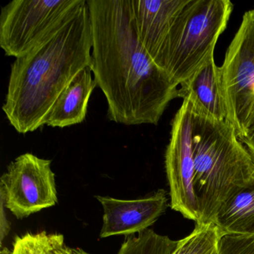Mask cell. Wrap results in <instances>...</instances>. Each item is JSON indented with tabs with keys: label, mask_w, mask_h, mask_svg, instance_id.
<instances>
[{
	"label": "cell",
	"mask_w": 254,
	"mask_h": 254,
	"mask_svg": "<svg viewBox=\"0 0 254 254\" xmlns=\"http://www.w3.org/2000/svg\"><path fill=\"white\" fill-rule=\"evenodd\" d=\"M87 0H14L2 7L0 47L5 56L22 57L69 23Z\"/></svg>",
	"instance_id": "obj_5"
},
{
	"label": "cell",
	"mask_w": 254,
	"mask_h": 254,
	"mask_svg": "<svg viewBox=\"0 0 254 254\" xmlns=\"http://www.w3.org/2000/svg\"><path fill=\"white\" fill-rule=\"evenodd\" d=\"M67 254H92L79 248H69L66 247Z\"/></svg>",
	"instance_id": "obj_20"
},
{
	"label": "cell",
	"mask_w": 254,
	"mask_h": 254,
	"mask_svg": "<svg viewBox=\"0 0 254 254\" xmlns=\"http://www.w3.org/2000/svg\"><path fill=\"white\" fill-rule=\"evenodd\" d=\"M65 246L64 237L59 233H26L17 236L11 254H56Z\"/></svg>",
	"instance_id": "obj_16"
},
{
	"label": "cell",
	"mask_w": 254,
	"mask_h": 254,
	"mask_svg": "<svg viewBox=\"0 0 254 254\" xmlns=\"http://www.w3.org/2000/svg\"><path fill=\"white\" fill-rule=\"evenodd\" d=\"M214 223L221 235L252 232L254 229V179L226 203Z\"/></svg>",
	"instance_id": "obj_13"
},
{
	"label": "cell",
	"mask_w": 254,
	"mask_h": 254,
	"mask_svg": "<svg viewBox=\"0 0 254 254\" xmlns=\"http://www.w3.org/2000/svg\"><path fill=\"white\" fill-rule=\"evenodd\" d=\"M178 242L148 229L137 236L127 237L117 254H172Z\"/></svg>",
	"instance_id": "obj_15"
},
{
	"label": "cell",
	"mask_w": 254,
	"mask_h": 254,
	"mask_svg": "<svg viewBox=\"0 0 254 254\" xmlns=\"http://www.w3.org/2000/svg\"><path fill=\"white\" fill-rule=\"evenodd\" d=\"M191 148L197 223H214L226 203L254 179V161L228 121L193 111Z\"/></svg>",
	"instance_id": "obj_3"
},
{
	"label": "cell",
	"mask_w": 254,
	"mask_h": 254,
	"mask_svg": "<svg viewBox=\"0 0 254 254\" xmlns=\"http://www.w3.org/2000/svg\"><path fill=\"white\" fill-rule=\"evenodd\" d=\"M90 66L81 71L61 93L45 120V126L69 127L83 123L87 115L89 101L97 84Z\"/></svg>",
	"instance_id": "obj_12"
},
{
	"label": "cell",
	"mask_w": 254,
	"mask_h": 254,
	"mask_svg": "<svg viewBox=\"0 0 254 254\" xmlns=\"http://www.w3.org/2000/svg\"><path fill=\"white\" fill-rule=\"evenodd\" d=\"M179 98L189 99L193 112L196 114L218 121L227 120L219 67L215 64L214 58L180 86Z\"/></svg>",
	"instance_id": "obj_11"
},
{
	"label": "cell",
	"mask_w": 254,
	"mask_h": 254,
	"mask_svg": "<svg viewBox=\"0 0 254 254\" xmlns=\"http://www.w3.org/2000/svg\"><path fill=\"white\" fill-rule=\"evenodd\" d=\"M52 160L31 153L10 163L0 179V198L17 218L56 206L59 201Z\"/></svg>",
	"instance_id": "obj_7"
},
{
	"label": "cell",
	"mask_w": 254,
	"mask_h": 254,
	"mask_svg": "<svg viewBox=\"0 0 254 254\" xmlns=\"http://www.w3.org/2000/svg\"><path fill=\"white\" fill-rule=\"evenodd\" d=\"M219 73L227 121L242 137L254 128V9L244 14Z\"/></svg>",
	"instance_id": "obj_6"
},
{
	"label": "cell",
	"mask_w": 254,
	"mask_h": 254,
	"mask_svg": "<svg viewBox=\"0 0 254 254\" xmlns=\"http://www.w3.org/2000/svg\"><path fill=\"white\" fill-rule=\"evenodd\" d=\"M192 109L187 98L172 122L170 139L165 154L170 206L184 218L197 223L199 207L194 190V161L191 148Z\"/></svg>",
	"instance_id": "obj_8"
},
{
	"label": "cell",
	"mask_w": 254,
	"mask_h": 254,
	"mask_svg": "<svg viewBox=\"0 0 254 254\" xmlns=\"http://www.w3.org/2000/svg\"><path fill=\"white\" fill-rule=\"evenodd\" d=\"M93 47L90 68L108 103L111 121L125 126L158 124L180 87L141 44L130 0H87Z\"/></svg>",
	"instance_id": "obj_1"
},
{
	"label": "cell",
	"mask_w": 254,
	"mask_h": 254,
	"mask_svg": "<svg viewBox=\"0 0 254 254\" xmlns=\"http://www.w3.org/2000/svg\"><path fill=\"white\" fill-rule=\"evenodd\" d=\"M233 7L230 0H190L154 63L180 87L213 59L215 45L227 28Z\"/></svg>",
	"instance_id": "obj_4"
},
{
	"label": "cell",
	"mask_w": 254,
	"mask_h": 254,
	"mask_svg": "<svg viewBox=\"0 0 254 254\" xmlns=\"http://www.w3.org/2000/svg\"><path fill=\"white\" fill-rule=\"evenodd\" d=\"M190 0H130L141 44L154 62L174 23Z\"/></svg>",
	"instance_id": "obj_10"
},
{
	"label": "cell",
	"mask_w": 254,
	"mask_h": 254,
	"mask_svg": "<svg viewBox=\"0 0 254 254\" xmlns=\"http://www.w3.org/2000/svg\"><path fill=\"white\" fill-rule=\"evenodd\" d=\"M221 236L215 223H197L190 235L179 240L172 254H218Z\"/></svg>",
	"instance_id": "obj_14"
},
{
	"label": "cell",
	"mask_w": 254,
	"mask_h": 254,
	"mask_svg": "<svg viewBox=\"0 0 254 254\" xmlns=\"http://www.w3.org/2000/svg\"><path fill=\"white\" fill-rule=\"evenodd\" d=\"M103 208L101 239L114 236H133L148 230L168 207L166 190H158L142 198L123 200L96 196Z\"/></svg>",
	"instance_id": "obj_9"
},
{
	"label": "cell",
	"mask_w": 254,
	"mask_h": 254,
	"mask_svg": "<svg viewBox=\"0 0 254 254\" xmlns=\"http://www.w3.org/2000/svg\"><path fill=\"white\" fill-rule=\"evenodd\" d=\"M93 34L88 5L57 33L11 66L2 111L22 134L45 126L61 93L91 64Z\"/></svg>",
	"instance_id": "obj_2"
},
{
	"label": "cell",
	"mask_w": 254,
	"mask_h": 254,
	"mask_svg": "<svg viewBox=\"0 0 254 254\" xmlns=\"http://www.w3.org/2000/svg\"><path fill=\"white\" fill-rule=\"evenodd\" d=\"M251 233H254V230H252V232H251Z\"/></svg>",
	"instance_id": "obj_22"
},
{
	"label": "cell",
	"mask_w": 254,
	"mask_h": 254,
	"mask_svg": "<svg viewBox=\"0 0 254 254\" xmlns=\"http://www.w3.org/2000/svg\"><path fill=\"white\" fill-rule=\"evenodd\" d=\"M5 204H4L3 201L1 200V222H0V230H1V244L3 242L4 238L8 235V232L10 230V224L7 220L6 215L5 214Z\"/></svg>",
	"instance_id": "obj_18"
},
{
	"label": "cell",
	"mask_w": 254,
	"mask_h": 254,
	"mask_svg": "<svg viewBox=\"0 0 254 254\" xmlns=\"http://www.w3.org/2000/svg\"><path fill=\"white\" fill-rule=\"evenodd\" d=\"M241 142L246 147L249 154L252 157L254 163V128L250 130L245 136L239 138Z\"/></svg>",
	"instance_id": "obj_19"
},
{
	"label": "cell",
	"mask_w": 254,
	"mask_h": 254,
	"mask_svg": "<svg viewBox=\"0 0 254 254\" xmlns=\"http://www.w3.org/2000/svg\"><path fill=\"white\" fill-rule=\"evenodd\" d=\"M218 254H254V233L221 235Z\"/></svg>",
	"instance_id": "obj_17"
},
{
	"label": "cell",
	"mask_w": 254,
	"mask_h": 254,
	"mask_svg": "<svg viewBox=\"0 0 254 254\" xmlns=\"http://www.w3.org/2000/svg\"><path fill=\"white\" fill-rule=\"evenodd\" d=\"M56 254H67V252H66V246L65 245L63 248L60 250V251H58Z\"/></svg>",
	"instance_id": "obj_21"
}]
</instances>
